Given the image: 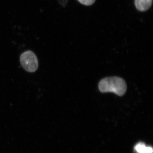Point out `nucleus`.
<instances>
[{"label":"nucleus","mask_w":153,"mask_h":153,"mask_svg":"<svg viewBox=\"0 0 153 153\" xmlns=\"http://www.w3.org/2000/svg\"><path fill=\"white\" fill-rule=\"evenodd\" d=\"M99 89L100 92H113L118 96L125 94L127 85L125 81L118 76L106 77L101 79L99 83Z\"/></svg>","instance_id":"obj_1"},{"label":"nucleus","mask_w":153,"mask_h":153,"mask_svg":"<svg viewBox=\"0 0 153 153\" xmlns=\"http://www.w3.org/2000/svg\"><path fill=\"white\" fill-rule=\"evenodd\" d=\"M20 62L23 68L28 72H34L38 69V58L32 51H27L22 53L20 57Z\"/></svg>","instance_id":"obj_2"},{"label":"nucleus","mask_w":153,"mask_h":153,"mask_svg":"<svg viewBox=\"0 0 153 153\" xmlns=\"http://www.w3.org/2000/svg\"><path fill=\"white\" fill-rule=\"evenodd\" d=\"M135 5L138 10L145 12L150 8L153 0H135Z\"/></svg>","instance_id":"obj_3"},{"label":"nucleus","mask_w":153,"mask_h":153,"mask_svg":"<svg viewBox=\"0 0 153 153\" xmlns=\"http://www.w3.org/2000/svg\"><path fill=\"white\" fill-rule=\"evenodd\" d=\"M134 150L137 153H152L153 149L150 147L146 146L143 143H140L135 146Z\"/></svg>","instance_id":"obj_4"},{"label":"nucleus","mask_w":153,"mask_h":153,"mask_svg":"<svg viewBox=\"0 0 153 153\" xmlns=\"http://www.w3.org/2000/svg\"><path fill=\"white\" fill-rule=\"evenodd\" d=\"M79 3L85 6H90L95 2L96 0H77Z\"/></svg>","instance_id":"obj_5"}]
</instances>
